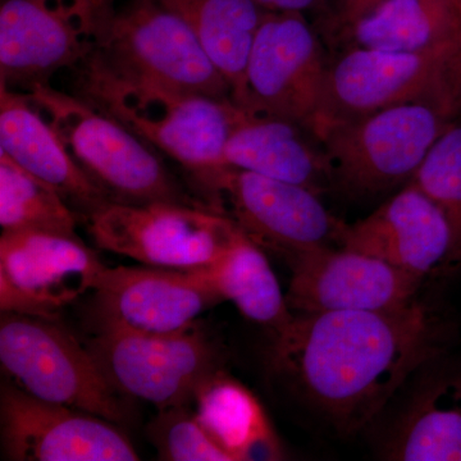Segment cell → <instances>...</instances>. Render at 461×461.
<instances>
[{"mask_svg":"<svg viewBox=\"0 0 461 461\" xmlns=\"http://www.w3.org/2000/svg\"><path fill=\"white\" fill-rule=\"evenodd\" d=\"M436 344L417 300L393 311L296 313L275 333L271 363L300 399L350 433L377 417Z\"/></svg>","mask_w":461,"mask_h":461,"instance_id":"1","label":"cell"},{"mask_svg":"<svg viewBox=\"0 0 461 461\" xmlns=\"http://www.w3.org/2000/svg\"><path fill=\"white\" fill-rule=\"evenodd\" d=\"M75 95L184 167L193 181L224 165L238 105L121 74L95 54L74 69Z\"/></svg>","mask_w":461,"mask_h":461,"instance_id":"2","label":"cell"},{"mask_svg":"<svg viewBox=\"0 0 461 461\" xmlns=\"http://www.w3.org/2000/svg\"><path fill=\"white\" fill-rule=\"evenodd\" d=\"M23 94L76 165L111 202H166L206 208L178 184L156 149L111 115L50 84Z\"/></svg>","mask_w":461,"mask_h":461,"instance_id":"3","label":"cell"},{"mask_svg":"<svg viewBox=\"0 0 461 461\" xmlns=\"http://www.w3.org/2000/svg\"><path fill=\"white\" fill-rule=\"evenodd\" d=\"M457 118L424 104H403L335 120H317L311 132L329 160L332 185L353 196L405 186L429 149Z\"/></svg>","mask_w":461,"mask_h":461,"instance_id":"4","label":"cell"},{"mask_svg":"<svg viewBox=\"0 0 461 461\" xmlns=\"http://www.w3.org/2000/svg\"><path fill=\"white\" fill-rule=\"evenodd\" d=\"M403 104L430 105L459 117L461 41L415 51L342 50L330 60L314 121Z\"/></svg>","mask_w":461,"mask_h":461,"instance_id":"5","label":"cell"},{"mask_svg":"<svg viewBox=\"0 0 461 461\" xmlns=\"http://www.w3.org/2000/svg\"><path fill=\"white\" fill-rule=\"evenodd\" d=\"M0 366L9 384L42 402L122 423L118 390L95 357L50 318L2 313Z\"/></svg>","mask_w":461,"mask_h":461,"instance_id":"6","label":"cell"},{"mask_svg":"<svg viewBox=\"0 0 461 461\" xmlns=\"http://www.w3.org/2000/svg\"><path fill=\"white\" fill-rule=\"evenodd\" d=\"M94 54L121 74L232 100L186 21L160 0H115Z\"/></svg>","mask_w":461,"mask_h":461,"instance_id":"7","label":"cell"},{"mask_svg":"<svg viewBox=\"0 0 461 461\" xmlns=\"http://www.w3.org/2000/svg\"><path fill=\"white\" fill-rule=\"evenodd\" d=\"M194 184L206 208L226 215L260 248L281 253L287 262L312 249L339 247L345 222L308 187L230 166Z\"/></svg>","mask_w":461,"mask_h":461,"instance_id":"8","label":"cell"},{"mask_svg":"<svg viewBox=\"0 0 461 461\" xmlns=\"http://www.w3.org/2000/svg\"><path fill=\"white\" fill-rule=\"evenodd\" d=\"M115 0H0V84L27 93L98 48Z\"/></svg>","mask_w":461,"mask_h":461,"instance_id":"9","label":"cell"},{"mask_svg":"<svg viewBox=\"0 0 461 461\" xmlns=\"http://www.w3.org/2000/svg\"><path fill=\"white\" fill-rule=\"evenodd\" d=\"M96 247L144 266L196 269L215 262L240 229L202 206L108 202L84 218Z\"/></svg>","mask_w":461,"mask_h":461,"instance_id":"10","label":"cell"},{"mask_svg":"<svg viewBox=\"0 0 461 461\" xmlns=\"http://www.w3.org/2000/svg\"><path fill=\"white\" fill-rule=\"evenodd\" d=\"M89 350L118 393L159 411L194 402L199 387L221 369L214 342L196 324L169 335L99 330Z\"/></svg>","mask_w":461,"mask_h":461,"instance_id":"11","label":"cell"},{"mask_svg":"<svg viewBox=\"0 0 461 461\" xmlns=\"http://www.w3.org/2000/svg\"><path fill=\"white\" fill-rule=\"evenodd\" d=\"M330 60L299 12H267L258 29L238 107L302 124L311 131Z\"/></svg>","mask_w":461,"mask_h":461,"instance_id":"12","label":"cell"},{"mask_svg":"<svg viewBox=\"0 0 461 461\" xmlns=\"http://www.w3.org/2000/svg\"><path fill=\"white\" fill-rule=\"evenodd\" d=\"M104 268L78 238L33 230L2 232V313L51 320L63 306L93 291Z\"/></svg>","mask_w":461,"mask_h":461,"instance_id":"13","label":"cell"},{"mask_svg":"<svg viewBox=\"0 0 461 461\" xmlns=\"http://www.w3.org/2000/svg\"><path fill=\"white\" fill-rule=\"evenodd\" d=\"M93 293L99 330L142 335L180 332L223 303L199 269L105 267Z\"/></svg>","mask_w":461,"mask_h":461,"instance_id":"14","label":"cell"},{"mask_svg":"<svg viewBox=\"0 0 461 461\" xmlns=\"http://www.w3.org/2000/svg\"><path fill=\"white\" fill-rule=\"evenodd\" d=\"M2 448L14 461H136L118 424L36 399L12 384L0 390Z\"/></svg>","mask_w":461,"mask_h":461,"instance_id":"15","label":"cell"},{"mask_svg":"<svg viewBox=\"0 0 461 461\" xmlns=\"http://www.w3.org/2000/svg\"><path fill=\"white\" fill-rule=\"evenodd\" d=\"M287 304L296 313L378 312L415 302L423 278L360 251L312 249L288 260Z\"/></svg>","mask_w":461,"mask_h":461,"instance_id":"16","label":"cell"},{"mask_svg":"<svg viewBox=\"0 0 461 461\" xmlns=\"http://www.w3.org/2000/svg\"><path fill=\"white\" fill-rule=\"evenodd\" d=\"M339 247L378 258L424 280L451 262L454 239L444 212L414 185L406 184L368 217L345 223Z\"/></svg>","mask_w":461,"mask_h":461,"instance_id":"17","label":"cell"},{"mask_svg":"<svg viewBox=\"0 0 461 461\" xmlns=\"http://www.w3.org/2000/svg\"><path fill=\"white\" fill-rule=\"evenodd\" d=\"M0 151L62 195L84 218L111 202L76 165L25 94L0 84Z\"/></svg>","mask_w":461,"mask_h":461,"instance_id":"18","label":"cell"},{"mask_svg":"<svg viewBox=\"0 0 461 461\" xmlns=\"http://www.w3.org/2000/svg\"><path fill=\"white\" fill-rule=\"evenodd\" d=\"M302 124L238 107L224 165L323 193L332 185L326 153Z\"/></svg>","mask_w":461,"mask_h":461,"instance_id":"19","label":"cell"},{"mask_svg":"<svg viewBox=\"0 0 461 461\" xmlns=\"http://www.w3.org/2000/svg\"><path fill=\"white\" fill-rule=\"evenodd\" d=\"M194 402L200 423L232 461L284 459L280 438L256 395L222 369L199 387Z\"/></svg>","mask_w":461,"mask_h":461,"instance_id":"20","label":"cell"},{"mask_svg":"<svg viewBox=\"0 0 461 461\" xmlns=\"http://www.w3.org/2000/svg\"><path fill=\"white\" fill-rule=\"evenodd\" d=\"M461 41V5L453 0H388L342 36L338 47L415 51Z\"/></svg>","mask_w":461,"mask_h":461,"instance_id":"21","label":"cell"},{"mask_svg":"<svg viewBox=\"0 0 461 461\" xmlns=\"http://www.w3.org/2000/svg\"><path fill=\"white\" fill-rule=\"evenodd\" d=\"M384 457L461 461V375H442L418 391L388 438Z\"/></svg>","mask_w":461,"mask_h":461,"instance_id":"22","label":"cell"},{"mask_svg":"<svg viewBox=\"0 0 461 461\" xmlns=\"http://www.w3.org/2000/svg\"><path fill=\"white\" fill-rule=\"evenodd\" d=\"M191 27L238 104L244 93L245 72L266 9L256 0H160Z\"/></svg>","mask_w":461,"mask_h":461,"instance_id":"23","label":"cell"},{"mask_svg":"<svg viewBox=\"0 0 461 461\" xmlns=\"http://www.w3.org/2000/svg\"><path fill=\"white\" fill-rule=\"evenodd\" d=\"M248 320L280 332L294 314L262 248L241 230L211 266L196 268Z\"/></svg>","mask_w":461,"mask_h":461,"instance_id":"24","label":"cell"},{"mask_svg":"<svg viewBox=\"0 0 461 461\" xmlns=\"http://www.w3.org/2000/svg\"><path fill=\"white\" fill-rule=\"evenodd\" d=\"M78 218L56 189L0 151L2 232L33 230L78 238Z\"/></svg>","mask_w":461,"mask_h":461,"instance_id":"25","label":"cell"},{"mask_svg":"<svg viewBox=\"0 0 461 461\" xmlns=\"http://www.w3.org/2000/svg\"><path fill=\"white\" fill-rule=\"evenodd\" d=\"M409 184L444 212L453 230L451 262H461V124L455 122L442 133Z\"/></svg>","mask_w":461,"mask_h":461,"instance_id":"26","label":"cell"},{"mask_svg":"<svg viewBox=\"0 0 461 461\" xmlns=\"http://www.w3.org/2000/svg\"><path fill=\"white\" fill-rule=\"evenodd\" d=\"M148 437L160 460L232 461L206 432L189 403L160 411L149 426Z\"/></svg>","mask_w":461,"mask_h":461,"instance_id":"27","label":"cell"},{"mask_svg":"<svg viewBox=\"0 0 461 461\" xmlns=\"http://www.w3.org/2000/svg\"><path fill=\"white\" fill-rule=\"evenodd\" d=\"M388 0H332L321 16V32L330 47H338L351 27Z\"/></svg>","mask_w":461,"mask_h":461,"instance_id":"28","label":"cell"},{"mask_svg":"<svg viewBox=\"0 0 461 461\" xmlns=\"http://www.w3.org/2000/svg\"><path fill=\"white\" fill-rule=\"evenodd\" d=\"M260 7L268 12H318L324 14L332 0H256Z\"/></svg>","mask_w":461,"mask_h":461,"instance_id":"29","label":"cell"},{"mask_svg":"<svg viewBox=\"0 0 461 461\" xmlns=\"http://www.w3.org/2000/svg\"><path fill=\"white\" fill-rule=\"evenodd\" d=\"M453 2L457 3V5H461V0H453Z\"/></svg>","mask_w":461,"mask_h":461,"instance_id":"30","label":"cell"}]
</instances>
